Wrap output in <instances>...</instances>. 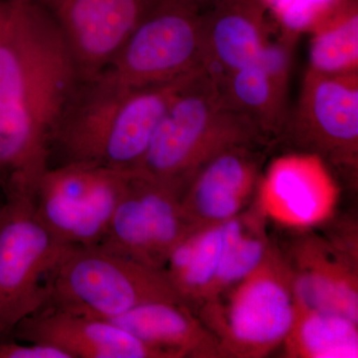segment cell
I'll return each mask as SVG.
<instances>
[{
    "label": "cell",
    "instance_id": "22",
    "mask_svg": "<svg viewBox=\"0 0 358 358\" xmlns=\"http://www.w3.org/2000/svg\"><path fill=\"white\" fill-rule=\"evenodd\" d=\"M259 219L257 216H247L243 229L226 251L207 301L234 288L265 260L271 246L262 231L259 229Z\"/></svg>",
    "mask_w": 358,
    "mask_h": 358
},
{
    "label": "cell",
    "instance_id": "10",
    "mask_svg": "<svg viewBox=\"0 0 358 358\" xmlns=\"http://www.w3.org/2000/svg\"><path fill=\"white\" fill-rule=\"evenodd\" d=\"M289 136L303 154L346 169L357 167L358 75L308 69Z\"/></svg>",
    "mask_w": 358,
    "mask_h": 358
},
{
    "label": "cell",
    "instance_id": "15",
    "mask_svg": "<svg viewBox=\"0 0 358 358\" xmlns=\"http://www.w3.org/2000/svg\"><path fill=\"white\" fill-rule=\"evenodd\" d=\"M289 67V45L271 42L255 61L214 80L226 103L255 122L270 140L281 136L288 122Z\"/></svg>",
    "mask_w": 358,
    "mask_h": 358
},
{
    "label": "cell",
    "instance_id": "17",
    "mask_svg": "<svg viewBox=\"0 0 358 358\" xmlns=\"http://www.w3.org/2000/svg\"><path fill=\"white\" fill-rule=\"evenodd\" d=\"M264 201L275 213L300 224L322 218L334 196V186L317 155L294 154L275 160L261 183Z\"/></svg>",
    "mask_w": 358,
    "mask_h": 358
},
{
    "label": "cell",
    "instance_id": "13",
    "mask_svg": "<svg viewBox=\"0 0 358 358\" xmlns=\"http://www.w3.org/2000/svg\"><path fill=\"white\" fill-rule=\"evenodd\" d=\"M260 147L239 145L224 150L200 167L188 181L180 202L199 232L240 215L259 186Z\"/></svg>",
    "mask_w": 358,
    "mask_h": 358
},
{
    "label": "cell",
    "instance_id": "25",
    "mask_svg": "<svg viewBox=\"0 0 358 358\" xmlns=\"http://www.w3.org/2000/svg\"><path fill=\"white\" fill-rule=\"evenodd\" d=\"M188 1L192 2V3L195 4V6H199L200 9L203 10V6L208 0H188Z\"/></svg>",
    "mask_w": 358,
    "mask_h": 358
},
{
    "label": "cell",
    "instance_id": "20",
    "mask_svg": "<svg viewBox=\"0 0 358 358\" xmlns=\"http://www.w3.org/2000/svg\"><path fill=\"white\" fill-rule=\"evenodd\" d=\"M310 29V70L324 74L357 72L358 13L355 2L339 0Z\"/></svg>",
    "mask_w": 358,
    "mask_h": 358
},
{
    "label": "cell",
    "instance_id": "3",
    "mask_svg": "<svg viewBox=\"0 0 358 358\" xmlns=\"http://www.w3.org/2000/svg\"><path fill=\"white\" fill-rule=\"evenodd\" d=\"M268 141L255 122L226 103L206 70L169 106L136 171L183 193L193 174L212 157L228 148L262 147Z\"/></svg>",
    "mask_w": 358,
    "mask_h": 358
},
{
    "label": "cell",
    "instance_id": "5",
    "mask_svg": "<svg viewBox=\"0 0 358 358\" xmlns=\"http://www.w3.org/2000/svg\"><path fill=\"white\" fill-rule=\"evenodd\" d=\"M200 306L199 317L217 341L220 357H262L282 345L293 329L296 306L288 270L271 247L246 279Z\"/></svg>",
    "mask_w": 358,
    "mask_h": 358
},
{
    "label": "cell",
    "instance_id": "21",
    "mask_svg": "<svg viewBox=\"0 0 358 358\" xmlns=\"http://www.w3.org/2000/svg\"><path fill=\"white\" fill-rule=\"evenodd\" d=\"M357 324L336 313L296 310V322L284 343L289 357L357 358Z\"/></svg>",
    "mask_w": 358,
    "mask_h": 358
},
{
    "label": "cell",
    "instance_id": "27",
    "mask_svg": "<svg viewBox=\"0 0 358 358\" xmlns=\"http://www.w3.org/2000/svg\"><path fill=\"white\" fill-rule=\"evenodd\" d=\"M261 1H262V0H261Z\"/></svg>",
    "mask_w": 358,
    "mask_h": 358
},
{
    "label": "cell",
    "instance_id": "1",
    "mask_svg": "<svg viewBox=\"0 0 358 358\" xmlns=\"http://www.w3.org/2000/svg\"><path fill=\"white\" fill-rule=\"evenodd\" d=\"M0 26V173L35 192L81 77L57 23L36 0H7Z\"/></svg>",
    "mask_w": 358,
    "mask_h": 358
},
{
    "label": "cell",
    "instance_id": "18",
    "mask_svg": "<svg viewBox=\"0 0 358 358\" xmlns=\"http://www.w3.org/2000/svg\"><path fill=\"white\" fill-rule=\"evenodd\" d=\"M110 322L164 353L166 358L220 357L213 334L181 303H145Z\"/></svg>",
    "mask_w": 358,
    "mask_h": 358
},
{
    "label": "cell",
    "instance_id": "6",
    "mask_svg": "<svg viewBox=\"0 0 358 358\" xmlns=\"http://www.w3.org/2000/svg\"><path fill=\"white\" fill-rule=\"evenodd\" d=\"M203 13L188 0H157L103 72L141 88L207 70Z\"/></svg>",
    "mask_w": 358,
    "mask_h": 358
},
{
    "label": "cell",
    "instance_id": "16",
    "mask_svg": "<svg viewBox=\"0 0 358 358\" xmlns=\"http://www.w3.org/2000/svg\"><path fill=\"white\" fill-rule=\"evenodd\" d=\"M266 11L261 0H214L203 13L207 71L214 79L262 55L271 43Z\"/></svg>",
    "mask_w": 358,
    "mask_h": 358
},
{
    "label": "cell",
    "instance_id": "24",
    "mask_svg": "<svg viewBox=\"0 0 358 358\" xmlns=\"http://www.w3.org/2000/svg\"><path fill=\"white\" fill-rule=\"evenodd\" d=\"M7 9H8V2H7V0L6 1L0 0V26H1L4 20H6Z\"/></svg>",
    "mask_w": 358,
    "mask_h": 358
},
{
    "label": "cell",
    "instance_id": "12",
    "mask_svg": "<svg viewBox=\"0 0 358 358\" xmlns=\"http://www.w3.org/2000/svg\"><path fill=\"white\" fill-rule=\"evenodd\" d=\"M279 253L288 270L296 310L336 313L358 324L355 248L315 234H301L286 253Z\"/></svg>",
    "mask_w": 358,
    "mask_h": 358
},
{
    "label": "cell",
    "instance_id": "14",
    "mask_svg": "<svg viewBox=\"0 0 358 358\" xmlns=\"http://www.w3.org/2000/svg\"><path fill=\"white\" fill-rule=\"evenodd\" d=\"M16 338L58 348L70 358H166L110 320L47 305L14 329Z\"/></svg>",
    "mask_w": 358,
    "mask_h": 358
},
{
    "label": "cell",
    "instance_id": "2",
    "mask_svg": "<svg viewBox=\"0 0 358 358\" xmlns=\"http://www.w3.org/2000/svg\"><path fill=\"white\" fill-rule=\"evenodd\" d=\"M204 71L141 88L119 83L106 72L81 79L61 117L53 145L61 148L66 162L136 171L169 106Z\"/></svg>",
    "mask_w": 358,
    "mask_h": 358
},
{
    "label": "cell",
    "instance_id": "23",
    "mask_svg": "<svg viewBox=\"0 0 358 358\" xmlns=\"http://www.w3.org/2000/svg\"><path fill=\"white\" fill-rule=\"evenodd\" d=\"M0 358H70L58 348L43 343H28L27 345L0 341Z\"/></svg>",
    "mask_w": 358,
    "mask_h": 358
},
{
    "label": "cell",
    "instance_id": "7",
    "mask_svg": "<svg viewBox=\"0 0 358 358\" xmlns=\"http://www.w3.org/2000/svg\"><path fill=\"white\" fill-rule=\"evenodd\" d=\"M68 246L40 220L34 199L7 194L0 207V336L47 305V277Z\"/></svg>",
    "mask_w": 358,
    "mask_h": 358
},
{
    "label": "cell",
    "instance_id": "26",
    "mask_svg": "<svg viewBox=\"0 0 358 358\" xmlns=\"http://www.w3.org/2000/svg\"><path fill=\"white\" fill-rule=\"evenodd\" d=\"M0 179H1V173H0Z\"/></svg>",
    "mask_w": 358,
    "mask_h": 358
},
{
    "label": "cell",
    "instance_id": "9",
    "mask_svg": "<svg viewBox=\"0 0 358 358\" xmlns=\"http://www.w3.org/2000/svg\"><path fill=\"white\" fill-rule=\"evenodd\" d=\"M176 186L133 171L96 247L164 271L174 250L196 233Z\"/></svg>",
    "mask_w": 358,
    "mask_h": 358
},
{
    "label": "cell",
    "instance_id": "4",
    "mask_svg": "<svg viewBox=\"0 0 358 358\" xmlns=\"http://www.w3.org/2000/svg\"><path fill=\"white\" fill-rule=\"evenodd\" d=\"M46 287L47 305L100 320L115 319L145 303L185 305L164 271L96 246H68Z\"/></svg>",
    "mask_w": 358,
    "mask_h": 358
},
{
    "label": "cell",
    "instance_id": "8",
    "mask_svg": "<svg viewBox=\"0 0 358 358\" xmlns=\"http://www.w3.org/2000/svg\"><path fill=\"white\" fill-rule=\"evenodd\" d=\"M131 173L85 162L49 167L35 194V211L63 244L96 246L106 234Z\"/></svg>",
    "mask_w": 358,
    "mask_h": 358
},
{
    "label": "cell",
    "instance_id": "11",
    "mask_svg": "<svg viewBox=\"0 0 358 358\" xmlns=\"http://www.w3.org/2000/svg\"><path fill=\"white\" fill-rule=\"evenodd\" d=\"M69 47L81 79L103 72L157 0H36Z\"/></svg>",
    "mask_w": 358,
    "mask_h": 358
},
{
    "label": "cell",
    "instance_id": "19",
    "mask_svg": "<svg viewBox=\"0 0 358 358\" xmlns=\"http://www.w3.org/2000/svg\"><path fill=\"white\" fill-rule=\"evenodd\" d=\"M247 216L240 214L227 222L194 233L174 250L164 272L186 307L206 303L226 251L243 229Z\"/></svg>",
    "mask_w": 358,
    "mask_h": 358
}]
</instances>
